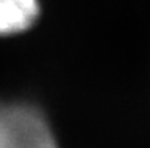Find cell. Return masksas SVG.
Segmentation results:
<instances>
[{
  "label": "cell",
  "instance_id": "cell-2",
  "mask_svg": "<svg viewBox=\"0 0 150 148\" xmlns=\"http://www.w3.org/2000/svg\"><path fill=\"white\" fill-rule=\"evenodd\" d=\"M37 16V0H0V35H11L29 29Z\"/></svg>",
  "mask_w": 150,
  "mask_h": 148
},
{
  "label": "cell",
  "instance_id": "cell-1",
  "mask_svg": "<svg viewBox=\"0 0 150 148\" xmlns=\"http://www.w3.org/2000/svg\"><path fill=\"white\" fill-rule=\"evenodd\" d=\"M0 148H58V143L35 107L0 104Z\"/></svg>",
  "mask_w": 150,
  "mask_h": 148
}]
</instances>
